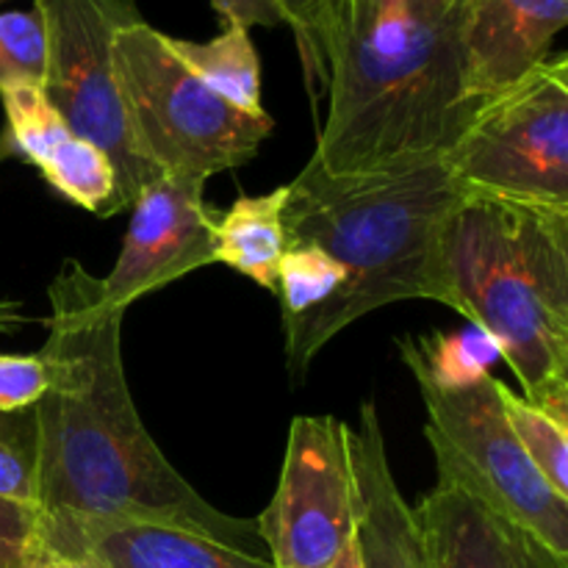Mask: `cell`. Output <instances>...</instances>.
I'll return each instance as SVG.
<instances>
[{"label": "cell", "instance_id": "obj_19", "mask_svg": "<svg viewBox=\"0 0 568 568\" xmlns=\"http://www.w3.org/2000/svg\"><path fill=\"white\" fill-rule=\"evenodd\" d=\"M499 399H503L505 416L510 430L519 438L521 449L527 453L538 475L560 494L568 497V427L544 414L541 408L527 399L516 397L503 381H499Z\"/></svg>", "mask_w": 568, "mask_h": 568}, {"label": "cell", "instance_id": "obj_1", "mask_svg": "<svg viewBox=\"0 0 568 568\" xmlns=\"http://www.w3.org/2000/svg\"><path fill=\"white\" fill-rule=\"evenodd\" d=\"M50 372L33 405L39 427V516L159 521L258 555V525L205 503L155 447L122 366V311L100 277L64 261L50 283Z\"/></svg>", "mask_w": 568, "mask_h": 568}, {"label": "cell", "instance_id": "obj_12", "mask_svg": "<svg viewBox=\"0 0 568 568\" xmlns=\"http://www.w3.org/2000/svg\"><path fill=\"white\" fill-rule=\"evenodd\" d=\"M0 103L6 111L3 142L11 155L37 166L61 197L103 220L125 211L109 155L72 133L42 87L0 89Z\"/></svg>", "mask_w": 568, "mask_h": 568}, {"label": "cell", "instance_id": "obj_10", "mask_svg": "<svg viewBox=\"0 0 568 568\" xmlns=\"http://www.w3.org/2000/svg\"><path fill=\"white\" fill-rule=\"evenodd\" d=\"M203 186L197 178L159 175L136 194L120 258L100 277L109 308L125 314L144 294L214 264V216L203 203Z\"/></svg>", "mask_w": 568, "mask_h": 568}, {"label": "cell", "instance_id": "obj_18", "mask_svg": "<svg viewBox=\"0 0 568 568\" xmlns=\"http://www.w3.org/2000/svg\"><path fill=\"white\" fill-rule=\"evenodd\" d=\"M397 347L410 375L438 386H469L488 375V366L499 358L497 342L475 325L464 333L405 336L397 338Z\"/></svg>", "mask_w": 568, "mask_h": 568}, {"label": "cell", "instance_id": "obj_7", "mask_svg": "<svg viewBox=\"0 0 568 568\" xmlns=\"http://www.w3.org/2000/svg\"><path fill=\"white\" fill-rule=\"evenodd\" d=\"M444 164L466 192L568 205V55L483 100Z\"/></svg>", "mask_w": 568, "mask_h": 568}, {"label": "cell", "instance_id": "obj_24", "mask_svg": "<svg viewBox=\"0 0 568 568\" xmlns=\"http://www.w3.org/2000/svg\"><path fill=\"white\" fill-rule=\"evenodd\" d=\"M281 9L283 22L294 31L303 55L308 81H320L325 87V55H322V31L331 0H272Z\"/></svg>", "mask_w": 568, "mask_h": 568}, {"label": "cell", "instance_id": "obj_30", "mask_svg": "<svg viewBox=\"0 0 568 568\" xmlns=\"http://www.w3.org/2000/svg\"><path fill=\"white\" fill-rule=\"evenodd\" d=\"M425 3L436 6V9H460L464 6V0H425Z\"/></svg>", "mask_w": 568, "mask_h": 568}, {"label": "cell", "instance_id": "obj_9", "mask_svg": "<svg viewBox=\"0 0 568 568\" xmlns=\"http://www.w3.org/2000/svg\"><path fill=\"white\" fill-rule=\"evenodd\" d=\"M349 427L336 416L292 422L275 497L261 514L272 568H327L355 538Z\"/></svg>", "mask_w": 568, "mask_h": 568}, {"label": "cell", "instance_id": "obj_8", "mask_svg": "<svg viewBox=\"0 0 568 568\" xmlns=\"http://www.w3.org/2000/svg\"><path fill=\"white\" fill-rule=\"evenodd\" d=\"M48 37L44 98L72 128L103 150L116 172L122 209L161 175L139 155L122 109L111 42L128 22L139 20L133 0H33Z\"/></svg>", "mask_w": 568, "mask_h": 568}, {"label": "cell", "instance_id": "obj_20", "mask_svg": "<svg viewBox=\"0 0 568 568\" xmlns=\"http://www.w3.org/2000/svg\"><path fill=\"white\" fill-rule=\"evenodd\" d=\"M344 286V270L322 250L311 244L286 247L277 264V297L281 320L292 322L308 311L320 308Z\"/></svg>", "mask_w": 568, "mask_h": 568}, {"label": "cell", "instance_id": "obj_15", "mask_svg": "<svg viewBox=\"0 0 568 568\" xmlns=\"http://www.w3.org/2000/svg\"><path fill=\"white\" fill-rule=\"evenodd\" d=\"M358 430L347 433L355 491V541L364 568H430L414 508L399 494L375 399L361 403Z\"/></svg>", "mask_w": 568, "mask_h": 568}, {"label": "cell", "instance_id": "obj_23", "mask_svg": "<svg viewBox=\"0 0 568 568\" xmlns=\"http://www.w3.org/2000/svg\"><path fill=\"white\" fill-rule=\"evenodd\" d=\"M50 386L42 355H0V414L33 408Z\"/></svg>", "mask_w": 568, "mask_h": 568}, {"label": "cell", "instance_id": "obj_28", "mask_svg": "<svg viewBox=\"0 0 568 568\" xmlns=\"http://www.w3.org/2000/svg\"><path fill=\"white\" fill-rule=\"evenodd\" d=\"M20 325H26L20 303H14V300H0V333H14Z\"/></svg>", "mask_w": 568, "mask_h": 568}, {"label": "cell", "instance_id": "obj_27", "mask_svg": "<svg viewBox=\"0 0 568 568\" xmlns=\"http://www.w3.org/2000/svg\"><path fill=\"white\" fill-rule=\"evenodd\" d=\"M28 568H100V566L94 564V560H89L87 555L75 552V549L53 547V544L44 541L42 532H39V547L37 552H33Z\"/></svg>", "mask_w": 568, "mask_h": 568}, {"label": "cell", "instance_id": "obj_3", "mask_svg": "<svg viewBox=\"0 0 568 568\" xmlns=\"http://www.w3.org/2000/svg\"><path fill=\"white\" fill-rule=\"evenodd\" d=\"M286 189V247L311 244L344 270L336 297L283 322L294 375H305L336 333L383 305L399 300L449 305L442 239L466 189L444 155L372 175H331L311 159Z\"/></svg>", "mask_w": 568, "mask_h": 568}, {"label": "cell", "instance_id": "obj_4", "mask_svg": "<svg viewBox=\"0 0 568 568\" xmlns=\"http://www.w3.org/2000/svg\"><path fill=\"white\" fill-rule=\"evenodd\" d=\"M442 266L447 308L497 342L521 399L568 427V205L466 192Z\"/></svg>", "mask_w": 568, "mask_h": 568}, {"label": "cell", "instance_id": "obj_14", "mask_svg": "<svg viewBox=\"0 0 568 568\" xmlns=\"http://www.w3.org/2000/svg\"><path fill=\"white\" fill-rule=\"evenodd\" d=\"M39 532L100 568H272L261 555L159 521L39 516Z\"/></svg>", "mask_w": 568, "mask_h": 568}, {"label": "cell", "instance_id": "obj_25", "mask_svg": "<svg viewBox=\"0 0 568 568\" xmlns=\"http://www.w3.org/2000/svg\"><path fill=\"white\" fill-rule=\"evenodd\" d=\"M39 547V510L0 499V568H28Z\"/></svg>", "mask_w": 568, "mask_h": 568}, {"label": "cell", "instance_id": "obj_13", "mask_svg": "<svg viewBox=\"0 0 568 568\" xmlns=\"http://www.w3.org/2000/svg\"><path fill=\"white\" fill-rule=\"evenodd\" d=\"M568 26V0H464L460 75L471 103L494 98L536 70Z\"/></svg>", "mask_w": 568, "mask_h": 568}, {"label": "cell", "instance_id": "obj_5", "mask_svg": "<svg viewBox=\"0 0 568 568\" xmlns=\"http://www.w3.org/2000/svg\"><path fill=\"white\" fill-rule=\"evenodd\" d=\"M111 55L133 144L161 175L205 181L236 170L272 133L270 114L250 116L211 92L142 17L114 33Z\"/></svg>", "mask_w": 568, "mask_h": 568}, {"label": "cell", "instance_id": "obj_2", "mask_svg": "<svg viewBox=\"0 0 568 568\" xmlns=\"http://www.w3.org/2000/svg\"><path fill=\"white\" fill-rule=\"evenodd\" d=\"M460 9L331 0L322 31L327 116L311 155L322 170L372 175L449 153L480 109L464 98Z\"/></svg>", "mask_w": 568, "mask_h": 568}, {"label": "cell", "instance_id": "obj_26", "mask_svg": "<svg viewBox=\"0 0 568 568\" xmlns=\"http://www.w3.org/2000/svg\"><path fill=\"white\" fill-rule=\"evenodd\" d=\"M211 6H214L216 14H220L222 26H286L281 9H277L272 0H211Z\"/></svg>", "mask_w": 568, "mask_h": 568}, {"label": "cell", "instance_id": "obj_16", "mask_svg": "<svg viewBox=\"0 0 568 568\" xmlns=\"http://www.w3.org/2000/svg\"><path fill=\"white\" fill-rule=\"evenodd\" d=\"M288 189L281 186L258 197H239L220 220H214V261L258 283L266 292H277V264L286 253V209Z\"/></svg>", "mask_w": 568, "mask_h": 568}, {"label": "cell", "instance_id": "obj_22", "mask_svg": "<svg viewBox=\"0 0 568 568\" xmlns=\"http://www.w3.org/2000/svg\"><path fill=\"white\" fill-rule=\"evenodd\" d=\"M48 37L37 11L0 14V89L44 87Z\"/></svg>", "mask_w": 568, "mask_h": 568}, {"label": "cell", "instance_id": "obj_21", "mask_svg": "<svg viewBox=\"0 0 568 568\" xmlns=\"http://www.w3.org/2000/svg\"><path fill=\"white\" fill-rule=\"evenodd\" d=\"M39 427L33 408L0 414V499L39 510Z\"/></svg>", "mask_w": 568, "mask_h": 568}, {"label": "cell", "instance_id": "obj_11", "mask_svg": "<svg viewBox=\"0 0 568 568\" xmlns=\"http://www.w3.org/2000/svg\"><path fill=\"white\" fill-rule=\"evenodd\" d=\"M430 568H568L536 532L449 477L414 508Z\"/></svg>", "mask_w": 568, "mask_h": 568}, {"label": "cell", "instance_id": "obj_29", "mask_svg": "<svg viewBox=\"0 0 568 568\" xmlns=\"http://www.w3.org/2000/svg\"><path fill=\"white\" fill-rule=\"evenodd\" d=\"M327 568H364V564H361V552H358V541L353 538V544H349L347 549H344L342 555H338L336 560H333L331 566Z\"/></svg>", "mask_w": 568, "mask_h": 568}, {"label": "cell", "instance_id": "obj_6", "mask_svg": "<svg viewBox=\"0 0 568 568\" xmlns=\"http://www.w3.org/2000/svg\"><path fill=\"white\" fill-rule=\"evenodd\" d=\"M414 381L427 408L425 436L438 477L460 483L568 558V497L538 475L521 449L505 416L497 377L483 375L469 386Z\"/></svg>", "mask_w": 568, "mask_h": 568}, {"label": "cell", "instance_id": "obj_17", "mask_svg": "<svg viewBox=\"0 0 568 568\" xmlns=\"http://www.w3.org/2000/svg\"><path fill=\"white\" fill-rule=\"evenodd\" d=\"M166 48L222 100L250 116H266L261 100V61L250 39V28L225 26L209 42L166 37Z\"/></svg>", "mask_w": 568, "mask_h": 568}]
</instances>
